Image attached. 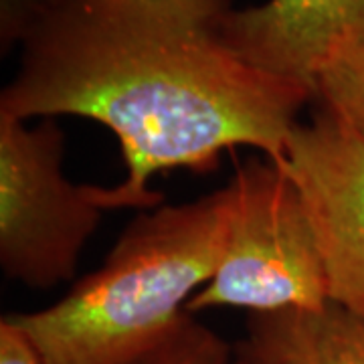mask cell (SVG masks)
<instances>
[{"mask_svg": "<svg viewBox=\"0 0 364 364\" xmlns=\"http://www.w3.org/2000/svg\"><path fill=\"white\" fill-rule=\"evenodd\" d=\"M63 150L53 119L26 128L0 114V267L37 289L73 279L105 213L97 186L67 181Z\"/></svg>", "mask_w": 364, "mask_h": 364, "instance_id": "obj_4", "label": "cell"}, {"mask_svg": "<svg viewBox=\"0 0 364 364\" xmlns=\"http://www.w3.org/2000/svg\"><path fill=\"white\" fill-rule=\"evenodd\" d=\"M231 11L233 0H51L21 43L0 114L112 132L128 176L97 186L105 210L160 207L154 174L215 170L237 146L282 164L314 91L239 57L223 28Z\"/></svg>", "mask_w": 364, "mask_h": 364, "instance_id": "obj_1", "label": "cell"}, {"mask_svg": "<svg viewBox=\"0 0 364 364\" xmlns=\"http://www.w3.org/2000/svg\"><path fill=\"white\" fill-rule=\"evenodd\" d=\"M233 350L241 364H364V318L332 301L249 314Z\"/></svg>", "mask_w": 364, "mask_h": 364, "instance_id": "obj_7", "label": "cell"}, {"mask_svg": "<svg viewBox=\"0 0 364 364\" xmlns=\"http://www.w3.org/2000/svg\"><path fill=\"white\" fill-rule=\"evenodd\" d=\"M231 219L229 184L140 213L100 269L37 312L11 314L47 364H134L186 314L219 267Z\"/></svg>", "mask_w": 364, "mask_h": 364, "instance_id": "obj_2", "label": "cell"}, {"mask_svg": "<svg viewBox=\"0 0 364 364\" xmlns=\"http://www.w3.org/2000/svg\"><path fill=\"white\" fill-rule=\"evenodd\" d=\"M289 132L282 168L298 188L322 255L328 298L364 318V136L318 100Z\"/></svg>", "mask_w": 364, "mask_h": 364, "instance_id": "obj_5", "label": "cell"}, {"mask_svg": "<svg viewBox=\"0 0 364 364\" xmlns=\"http://www.w3.org/2000/svg\"><path fill=\"white\" fill-rule=\"evenodd\" d=\"M233 364H241V363H237V360H235V358H233Z\"/></svg>", "mask_w": 364, "mask_h": 364, "instance_id": "obj_11", "label": "cell"}, {"mask_svg": "<svg viewBox=\"0 0 364 364\" xmlns=\"http://www.w3.org/2000/svg\"><path fill=\"white\" fill-rule=\"evenodd\" d=\"M231 219L219 267L186 312L243 308L249 314L322 308L328 282L298 188L269 158H251L229 182Z\"/></svg>", "mask_w": 364, "mask_h": 364, "instance_id": "obj_3", "label": "cell"}, {"mask_svg": "<svg viewBox=\"0 0 364 364\" xmlns=\"http://www.w3.org/2000/svg\"><path fill=\"white\" fill-rule=\"evenodd\" d=\"M0 364H47L11 314L0 320Z\"/></svg>", "mask_w": 364, "mask_h": 364, "instance_id": "obj_10", "label": "cell"}, {"mask_svg": "<svg viewBox=\"0 0 364 364\" xmlns=\"http://www.w3.org/2000/svg\"><path fill=\"white\" fill-rule=\"evenodd\" d=\"M314 100L332 107L364 136V39L332 45L316 75Z\"/></svg>", "mask_w": 364, "mask_h": 364, "instance_id": "obj_8", "label": "cell"}, {"mask_svg": "<svg viewBox=\"0 0 364 364\" xmlns=\"http://www.w3.org/2000/svg\"><path fill=\"white\" fill-rule=\"evenodd\" d=\"M235 350L208 326L184 314L156 348L134 364H233Z\"/></svg>", "mask_w": 364, "mask_h": 364, "instance_id": "obj_9", "label": "cell"}, {"mask_svg": "<svg viewBox=\"0 0 364 364\" xmlns=\"http://www.w3.org/2000/svg\"><path fill=\"white\" fill-rule=\"evenodd\" d=\"M225 39L239 57L314 91L332 45L364 39V0H269L225 16Z\"/></svg>", "mask_w": 364, "mask_h": 364, "instance_id": "obj_6", "label": "cell"}]
</instances>
